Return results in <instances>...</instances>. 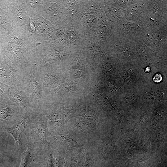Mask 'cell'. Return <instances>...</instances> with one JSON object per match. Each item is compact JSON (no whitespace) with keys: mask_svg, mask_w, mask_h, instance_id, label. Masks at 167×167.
<instances>
[{"mask_svg":"<svg viewBox=\"0 0 167 167\" xmlns=\"http://www.w3.org/2000/svg\"><path fill=\"white\" fill-rule=\"evenodd\" d=\"M144 71L146 73H149L151 72V70L150 67L147 66L145 68Z\"/></svg>","mask_w":167,"mask_h":167,"instance_id":"obj_6","label":"cell"},{"mask_svg":"<svg viewBox=\"0 0 167 167\" xmlns=\"http://www.w3.org/2000/svg\"><path fill=\"white\" fill-rule=\"evenodd\" d=\"M30 66L19 71L15 87L26 94L33 107L39 108L44 101V89L39 69L34 66Z\"/></svg>","mask_w":167,"mask_h":167,"instance_id":"obj_1","label":"cell"},{"mask_svg":"<svg viewBox=\"0 0 167 167\" xmlns=\"http://www.w3.org/2000/svg\"><path fill=\"white\" fill-rule=\"evenodd\" d=\"M162 78L161 75L159 73H157L153 77V80L155 82L158 83L162 81Z\"/></svg>","mask_w":167,"mask_h":167,"instance_id":"obj_5","label":"cell"},{"mask_svg":"<svg viewBox=\"0 0 167 167\" xmlns=\"http://www.w3.org/2000/svg\"><path fill=\"white\" fill-rule=\"evenodd\" d=\"M32 160V157L30 153L29 146H28L27 151L23 154L19 167H28Z\"/></svg>","mask_w":167,"mask_h":167,"instance_id":"obj_4","label":"cell"},{"mask_svg":"<svg viewBox=\"0 0 167 167\" xmlns=\"http://www.w3.org/2000/svg\"><path fill=\"white\" fill-rule=\"evenodd\" d=\"M9 99L22 108L28 111L32 106L26 94L15 87H11L9 91Z\"/></svg>","mask_w":167,"mask_h":167,"instance_id":"obj_2","label":"cell"},{"mask_svg":"<svg viewBox=\"0 0 167 167\" xmlns=\"http://www.w3.org/2000/svg\"><path fill=\"white\" fill-rule=\"evenodd\" d=\"M28 120L26 117H23L13 126L9 128L5 127L6 131L13 136L17 145L19 146H22L20 139V136L26 128Z\"/></svg>","mask_w":167,"mask_h":167,"instance_id":"obj_3","label":"cell"}]
</instances>
